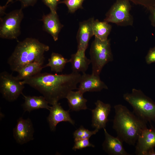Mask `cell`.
Segmentation results:
<instances>
[{
	"label": "cell",
	"instance_id": "cell-1",
	"mask_svg": "<svg viewBox=\"0 0 155 155\" xmlns=\"http://www.w3.org/2000/svg\"><path fill=\"white\" fill-rule=\"evenodd\" d=\"M81 76L79 73L73 72L61 74L40 73L21 81L38 91L52 105L66 98L70 91L78 89Z\"/></svg>",
	"mask_w": 155,
	"mask_h": 155
},
{
	"label": "cell",
	"instance_id": "cell-2",
	"mask_svg": "<svg viewBox=\"0 0 155 155\" xmlns=\"http://www.w3.org/2000/svg\"><path fill=\"white\" fill-rule=\"evenodd\" d=\"M115 115L113 128L117 136L123 142L134 146L143 131L147 127V123L121 104L114 106Z\"/></svg>",
	"mask_w": 155,
	"mask_h": 155
},
{
	"label": "cell",
	"instance_id": "cell-3",
	"mask_svg": "<svg viewBox=\"0 0 155 155\" xmlns=\"http://www.w3.org/2000/svg\"><path fill=\"white\" fill-rule=\"evenodd\" d=\"M49 49V47L35 38H28L19 42L7 60L10 69L18 72L26 65L37 62L43 65L44 53Z\"/></svg>",
	"mask_w": 155,
	"mask_h": 155
},
{
	"label": "cell",
	"instance_id": "cell-4",
	"mask_svg": "<svg viewBox=\"0 0 155 155\" xmlns=\"http://www.w3.org/2000/svg\"><path fill=\"white\" fill-rule=\"evenodd\" d=\"M123 97L137 117L147 123L155 121V102L140 90L133 88L131 93L124 94Z\"/></svg>",
	"mask_w": 155,
	"mask_h": 155
},
{
	"label": "cell",
	"instance_id": "cell-5",
	"mask_svg": "<svg viewBox=\"0 0 155 155\" xmlns=\"http://www.w3.org/2000/svg\"><path fill=\"white\" fill-rule=\"evenodd\" d=\"M90 55L92 74L99 75L105 65L113 60L110 39L102 40L95 37L91 45Z\"/></svg>",
	"mask_w": 155,
	"mask_h": 155
},
{
	"label": "cell",
	"instance_id": "cell-6",
	"mask_svg": "<svg viewBox=\"0 0 155 155\" xmlns=\"http://www.w3.org/2000/svg\"><path fill=\"white\" fill-rule=\"evenodd\" d=\"M130 2L129 0H117L106 14L104 21L121 26H132L134 19L130 13Z\"/></svg>",
	"mask_w": 155,
	"mask_h": 155
},
{
	"label": "cell",
	"instance_id": "cell-7",
	"mask_svg": "<svg viewBox=\"0 0 155 155\" xmlns=\"http://www.w3.org/2000/svg\"><path fill=\"white\" fill-rule=\"evenodd\" d=\"M24 17L22 8L14 10L0 18V37L17 39L20 33V23Z\"/></svg>",
	"mask_w": 155,
	"mask_h": 155
},
{
	"label": "cell",
	"instance_id": "cell-8",
	"mask_svg": "<svg viewBox=\"0 0 155 155\" xmlns=\"http://www.w3.org/2000/svg\"><path fill=\"white\" fill-rule=\"evenodd\" d=\"M24 84L7 71L0 74V92L3 97L9 102L16 100L23 93Z\"/></svg>",
	"mask_w": 155,
	"mask_h": 155
},
{
	"label": "cell",
	"instance_id": "cell-9",
	"mask_svg": "<svg viewBox=\"0 0 155 155\" xmlns=\"http://www.w3.org/2000/svg\"><path fill=\"white\" fill-rule=\"evenodd\" d=\"M34 129L31 120L20 117L13 129V137L16 142L23 145L34 140Z\"/></svg>",
	"mask_w": 155,
	"mask_h": 155
},
{
	"label": "cell",
	"instance_id": "cell-10",
	"mask_svg": "<svg viewBox=\"0 0 155 155\" xmlns=\"http://www.w3.org/2000/svg\"><path fill=\"white\" fill-rule=\"evenodd\" d=\"M95 104V108L91 110L92 126L99 131L105 128L111 106L110 104L105 103L99 100H97Z\"/></svg>",
	"mask_w": 155,
	"mask_h": 155
},
{
	"label": "cell",
	"instance_id": "cell-11",
	"mask_svg": "<svg viewBox=\"0 0 155 155\" xmlns=\"http://www.w3.org/2000/svg\"><path fill=\"white\" fill-rule=\"evenodd\" d=\"M52 105L49 110V114L47 118L51 131H55L57 125L61 122H67L73 125L75 124V121L71 118L69 110H64L58 102Z\"/></svg>",
	"mask_w": 155,
	"mask_h": 155
},
{
	"label": "cell",
	"instance_id": "cell-12",
	"mask_svg": "<svg viewBox=\"0 0 155 155\" xmlns=\"http://www.w3.org/2000/svg\"><path fill=\"white\" fill-rule=\"evenodd\" d=\"M78 88L83 94L86 92H99L108 88L102 81L99 75L83 73Z\"/></svg>",
	"mask_w": 155,
	"mask_h": 155
},
{
	"label": "cell",
	"instance_id": "cell-13",
	"mask_svg": "<svg viewBox=\"0 0 155 155\" xmlns=\"http://www.w3.org/2000/svg\"><path fill=\"white\" fill-rule=\"evenodd\" d=\"M135 153L137 155H146L150 149L155 147V127H147L142 131L136 143Z\"/></svg>",
	"mask_w": 155,
	"mask_h": 155
},
{
	"label": "cell",
	"instance_id": "cell-14",
	"mask_svg": "<svg viewBox=\"0 0 155 155\" xmlns=\"http://www.w3.org/2000/svg\"><path fill=\"white\" fill-rule=\"evenodd\" d=\"M94 18L80 22L79 24L76 39L78 44V50L86 51L89 42L93 36V24Z\"/></svg>",
	"mask_w": 155,
	"mask_h": 155
},
{
	"label": "cell",
	"instance_id": "cell-15",
	"mask_svg": "<svg viewBox=\"0 0 155 155\" xmlns=\"http://www.w3.org/2000/svg\"><path fill=\"white\" fill-rule=\"evenodd\" d=\"M105 136L102 144L103 150L110 155H129L123 148L121 140L117 136L113 137L110 134L105 128L103 129Z\"/></svg>",
	"mask_w": 155,
	"mask_h": 155
},
{
	"label": "cell",
	"instance_id": "cell-16",
	"mask_svg": "<svg viewBox=\"0 0 155 155\" xmlns=\"http://www.w3.org/2000/svg\"><path fill=\"white\" fill-rule=\"evenodd\" d=\"M43 23V28L53 37L55 41H57L60 32L63 26L60 22L57 13L51 12L44 15L41 20Z\"/></svg>",
	"mask_w": 155,
	"mask_h": 155
},
{
	"label": "cell",
	"instance_id": "cell-17",
	"mask_svg": "<svg viewBox=\"0 0 155 155\" xmlns=\"http://www.w3.org/2000/svg\"><path fill=\"white\" fill-rule=\"evenodd\" d=\"M24 100L22 104L24 112L31 111L39 109H46L49 110L51 107L48 102L44 96H26L22 94Z\"/></svg>",
	"mask_w": 155,
	"mask_h": 155
},
{
	"label": "cell",
	"instance_id": "cell-18",
	"mask_svg": "<svg viewBox=\"0 0 155 155\" xmlns=\"http://www.w3.org/2000/svg\"><path fill=\"white\" fill-rule=\"evenodd\" d=\"M85 51L77 50L75 53L72 54L70 59L69 60L71 65L72 72L83 73H85L89 65L91 63L90 59L86 56Z\"/></svg>",
	"mask_w": 155,
	"mask_h": 155
},
{
	"label": "cell",
	"instance_id": "cell-19",
	"mask_svg": "<svg viewBox=\"0 0 155 155\" xmlns=\"http://www.w3.org/2000/svg\"><path fill=\"white\" fill-rule=\"evenodd\" d=\"M83 94L79 90L70 91L66 98L67 100L69 109L72 111H79L87 109V100L84 98Z\"/></svg>",
	"mask_w": 155,
	"mask_h": 155
},
{
	"label": "cell",
	"instance_id": "cell-20",
	"mask_svg": "<svg viewBox=\"0 0 155 155\" xmlns=\"http://www.w3.org/2000/svg\"><path fill=\"white\" fill-rule=\"evenodd\" d=\"M44 68L43 65L37 62L30 63L22 68L16 76L19 80H24L33 77L40 73Z\"/></svg>",
	"mask_w": 155,
	"mask_h": 155
},
{
	"label": "cell",
	"instance_id": "cell-21",
	"mask_svg": "<svg viewBox=\"0 0 155 155\" xmlns=\"http://www.w3.org/2000/svg\"><path fill=\"white\" fill-rule=\"evenodd\" d=\"M112 28V26L107 22L94 20L93 24L94 35L95 37L102 40H106L108 39Z\"/></svg>",
	"mask_w": 155,
	"mask_h": 155
},
{
	"label": "cell",
	"instance_id": "cell-22",
	"mask_svg": "<svg viewBox=\"0 0 155 155\" xmlns=\"http://www.w3.org/2000/svg\"><path fill=\"white\" fill-rule=\"evenodd\" d=\"M69 62V60L65 58L61 55L53 52L48 59V63L44 66V67H50L52 71L56 73L61 72L66 64Z\"/></svg>",
	"mask_w": 155,
	"mask_h": 155
},
{
	"label": "cell",
	"instance_id": "cell-23",
	"mask_svg": "<svg viewBox=\"0 0 155 155\" xmlns=\"http://www.w3.org/2000/svg\"><path fill=\"white\" fill-rule=\"evenodd\" d=\"M98 131L96 129L93 131H90L84 128L83 126H81L73 133L74 140L89 139L92 135L96 134Z\"/></svg>",
	"mask_w": 155,
	"mask_h": 155
},
{
	"label": "cell",
	"instance_id": "cell-24",
	"mask_svg": "<svg viewBox=\"0 0 155 155\" xmlns=\"http://www.w3.org/2000/svg\"><path fill=\"white\" fill-rule=\"evenodd\" d=\"M85 0H63L59 3L65 4L67 6L68 12L73 13L79 9H83L82 4Z\"/></svg>",
	"mask_w": 155,
	"mask_h": 155
},
{
	"label": "cell",
	"instance_id": "cell-25",
	"mask_svg": "<svg viewBox=\"0 0 155 155\" xmlns=\"http://www.w3.org/2000/svg\"><path fill=\"white\" fill-rule=\"evenodd\" d=\"M74 144L72 150L76 151L77 150H81L88 147H94L95 146L91 143L89 139H85L74 141Z\"/></svg>",
	"mask_w": 155,
	"mask_h": 155
},
{
	"label": "cell",
	"instance_id": "cell-26",
	"mask_svg": "<svg viewBox=\"0 0 155 155\" xmlns=\"http://www.w3.org/2000/svg\"><path fill=\"white\" fill-rule=\"evenodd\" d=\"M134 4L143 6L150 11L155 6V0H129Z\"/></svg>",
	"mask_w": 155,
	"mask_h": 155
},
{
	"label": "cell",
	"instance_id": "cell-27",
	"mask_svg": "<svg viewBox=\"0 0 155 155\" xmlns=\"http://www.w3.org/2000/svg\"><path fill=\"white\" fill-rule=\"evenodd\" d=\"M43 3L50 10V12L57 13V5L61 0H42Z\"/></svg>",
	"mask_w": 155,
	"mask_h": 155
},
{
	"label": "cell",
	"instance_id": "cell-28",
	"mask_svg": "<svg viewBox=\"0 0 155 155\" xmlns=\"http://www.w3.org/2000/svg\"><path fill=\"white\" fill-rule=\"evenodd\" d=\"M145 60L148 64L155 63V46L150 49L146 56Z\"/></svg>",
	"mask_w": 155,
	"mask_h": 155
},
{
	"label": "cell",
	"instance_id": "cell-29",
	"mask_svg": "<svg viewBox=\"0 0 155 155\" xmlns=\"http://www.w3.org/2000/svg\"><path fill=\"white\" fill-rule=\"evenodd\" d=\"M21 2L22 8L29 6H33L38 0H18Z\"/></svg>",
	"mask_w": 155,
	"mask_h": 155
},
{
	"label": "cell",
	"instance_id": "cell-30",
	"mask_svg": "<svg viewBox=\"0 0 155 155\" xmlns=\"http://www.w3.org/2000/svg\"><path fill=\"white\" fill-rule=\"evenodd\" d=\"M150 14L149 20L151 22V25L155 28V6L149 11Z\"/></svg>",
	"mask_w": 155,
	"mask_h": 155
},
{
	"label": "cell",
	"instance_id": "cell-31",
	"mask_svg": "<svg viewBox=\"0 0 155 155\" xmlns=\"http://www.w3.org/2000/svg\"><path fill=\"white\" fill-rule=\"evenodd\" d=\"M146 155H155V151L154 148L149 150L147 152Z\"/></svg>",
	"mask_w": 155,
	"mask_h": 155
},
{
	"label": "cell",
	"instance_id": "cell-32",
	"mask_svg": "<svg viewBox=\"0 0 155 155\" xmlns=\"http://www.w3.org/2000/svg\"><path fill=\"white\" fill-rule=\"evenodd\" d=\"M13 0H8L7 2L6 3V4L5 5L7 7L8 4L10 2H11Z\"/></svg>",
	"mask_w": 155,
	"mask_h": 155
}]
</instances>
